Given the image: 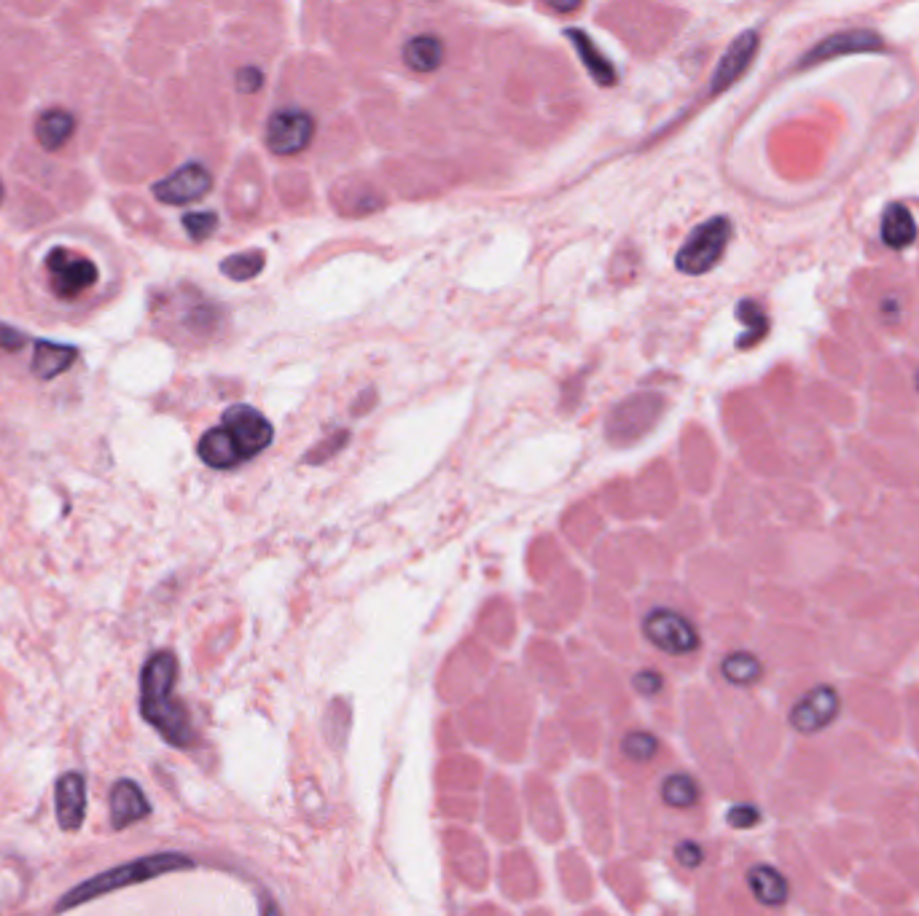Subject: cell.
<instances>
[{
	"instance_id": "8",
	"label": "cell",
	"mask_w": 919,
	"mask_h": 916,
	"mask_svg": "<svg viewBox=\"0 0 919 916\" xmlns=\"http://www.w3.org/2000/svg\"><path fill=\"white\" fill-rule=\"evenodd\" d=\"M210 189H213V175L207 172L205 164L191 162L154 183V197L164 205H189L205 197Z\"/></svg>"
},
{
	"instance_id": "6",
	"label": "cell",
	"mask_w": 919,
	"mask_h": 916,
	"mask_svg": "<svg viewBox=\"0 0 919 916\" xmlns=\"http://www.w3.org/2000/svg\"><path fill=\"white\" fill-rule=\"evenodd\" d=\"M315 135V121L307 111L299 108H285V111L272 113L267 121V146L277 156H296L312 143Z\"/></svg>"
},
{
	"instance_id": "10",
	"label": "cell",
	"mask_w": 919,
	"mask_h": 916,
	"mask_svg": "<svg viewBox=\"0 0 919 916\" xmlns=\"http://www.w3.org/2000/svg\"><path fill=\"white\" fill-rule=\"evenodd\" d=\"M882 49H885V41H882V35L874 33V30H866V27H858V30H844V33L828 35L825 41L817 43L812 52L804 54L801 68H812V65H820V62H825V60L842 57V54H866V52H882Z\"/></svg>"
},
{
	"instance_id": "7",
	"label": "cell",
	"mask_w": 919,
	"mask_h": 916,
	"mask_svg": "<svg viewBox=\"0 0 919 916\" xmlns=\"http://www.w3.org/2000/svg\"><path fill=\"white\" fill-rule=\"evenodd\" d=\"M221 425H224V428L229 430V436L237 441L245 460L256 457L258 452H264V449L272 444V436H275L272 422H269L258 409H253V406H242V403H237V406L224 411Z\"/></svg>"
},
{
	"instance_id": "21",
	"label": "cell",
	"mask_w": 919,
	"mask_h": 916,
	"mask_svg": "<svg viewBox=\"0 0 919 916\" xmlns=\"http://www.w3.org/2000/svg\"><path fill=\"white\" fill-rule=\"evenodd\" d=\"M721 675L731 685H756L764 675V664L748 651H734L721 661Z\"/></svg>"
},
{
	"instance_id": "11",
	"label": "cell",
	"mask_w": 919,
	"mask_h": 916,
	"mask_svg": "<svg viewBox=\"0 0 919 916\" xmlns=\"http://www.w3.org/2000/svg\"><path fill=\"white\" fill-rule=\"evenodd\" d=\"M756 54H758L756 30H748V33L739 35L737 41L729 46V52L721 57L718 68H715L713 81H710V95H721V92H726L734 81H739V78L745 76V70L750 68V62L756 60Z\"/></svg>"
},
{
	"instance_id": "2",
	"label": "cell",
	"mask_w": 919,
	"mask_h": 916,
	"mask_svg": "<svg viewBox=\"0 0 919 916\" xmlns=\"http://www.w3.org/2000/svg\"><path fill=\"white\" fill-rule=\"evenodd\" d=\"M194 860L181 852H156V855H146L138 857V860H129L124 865H116L111 871H103V874L92 876V879H86V882L76 884L73 890L65 892V898L57 903V911H70V908L81 906V903H89V900L103 898L108 892H116L121 887H132V884H143L151 882V879H159L164 874H175V871H186L191 868Z\"/></svg>"
},
{
	"instance_id": "22",
	"label": "cell",
	"mask_w": 919,
	"mask_h": 916,
	"mask_svg": "<svg viewBox=\"0 0 919 916\" xmlns=\"http://www.w3.org/2000/svg\"><path fill=\"white\" fill-rule=\"evenodd\" d=\"M662 798L672 809H691L699 801V785L691 774H670L662 782Z\"/></svg>"
},
{
	"instance_id": "29",
	"label": "cell",
	"mask_w": 919,
	"mask_h": 916,
	"mask_svg": "<svg viewBox=\"0 0 919 916\" xmlns=\"http://www.w3.org/2000/svg\"><path fill=\"white\" fill-rule=\"evenodd\" d=\"M675 857H678V863L683 865V868L694 871V868H699L702 860H705V852H702V847H699L696 841H680L678 849H675Z\"/></svg>"
},
{
	"instance_id": "3",
	"label": "cell",
	"mask_w": 919,
	"mask_h": 916,
	"mask_svg": "<svg viewBox=\"0 0 919 916\" xmlns=\"http://www.w3.org/2000/svg\"><path fill=\"white\" fill-rule=\"evenodd\" d=\"M731 240V221L723 215H715L702 226H696L686 245L678 250L675 266L683 274H705L710 272L726 253V245Z\"/></svg>"
},
{
	"instance_id": "28",
	"label": "cell",
	"mask_w": 919,
	"mask_h": 916,
	"mask_svg": "<svg viewBox=\"0 0 919 916\" xmlns=\"http://www.w3.org/2000/svg\"><path fill=\"white\" fill-rule=\"evenodd\" d=\"M664 688V677L656 669H640L635 675V691L643 696H656Z\"/></svg>"
},
{
	"instance_id": "5",
	"label": "cell",
	"mask_w": 919,
	"mask_h": 916,
	"mask_svg": "<svg viewBox=\"0 0 919 916\" xmlns=\"http://www.w3.org/2000/svg\"><path fill=\"white\" fill-rule=\"evenodd\" d=\"M46 272L52 277V291L60 299H76L97 283V264L86 256H78L68 248H54L46 256Z\"/></svg>"
},
{
	"instance_id": "19",
	"label": "cell",
	"mask_w": 919,
	"mask_h": 916,
	"mask_svg": "<svg viewBox=\"0 0 919 916\" xmlns=\"http://www.w3.org/2000/svg\"><path fill=\"white\" fill-rule=\"evenodd\" d=\"M404 62L417 73H433L444 62V43L436 35H417L404 46Z\"/></svg>"
},
{
	"instance_id": "18",
	"label": "cell",
	"mask_w": 919,
	"mask_h": 916,
	"mask_svg": "<svg viewBox=\"0 0 919 916\" xmlns=\"http://www.w3.org/2000/svg\"><path fill=\"white\" fill-rule=\"evenodd\" d=\"M748 884L758 903H764V906H782L788 900V879L777 868H772V865L750 868Z\"/></svg>"
},
{
	"instance_id": "16",
	"label": "cell",
	"mask_w": 919,
	"mask_h": 916,
	"mask_svg": "<svg viewBox=\"0 0 919 916\" xmlns=\"http://www.w3.org/2000/svg\"><path fill=\"white\" fill-rule=\"evenodd\" d=\"M76 358H78V350L76 347H70V344L35 342L33 374L38 379L60 377L62 371H68L70 366H73V360Z\"/></svg>"
},
{
	"instance_id": "32",
	"label": "cell",
	"mask_w": 919,
	"mask_h": 916,
	"mask_svg": "<svg viewBox=\"0 0 919 916\" xmlns=\"http://www.w3.org/2000/svg\"><path fill=\"white\" fill-rule=\"evenodd\" d=\"M261 916H283L280 914V906L275 903V898H269V895L261 898Z\"/></svg>"
},
{
	"instance_id": "27",
	"label": "cell",
	"mask_w": 919,
	"mask_h": 916,
	"mask_svg": "<svg viewBox=\"0 0 919 916\" xmlns=\"http://www.w3.org/2000/svg\"><path fill=\"white\" fill-rule=\"evenodd\" d=\"M726 820H729L731 828H737V831H748V828H753V825L761 820V812H758L753 804H737V806H731L729 814H726Z\"/></svg>"
},
{
	"instance_id": "9",
	"label": "cell",
	"mask_w": 919,
	"mask_h": 916,
	"mask_svg": "<svg viewBox=\"0 0 919 916\" xmlns=\"http://www.w3.org/2000/svg\"><path fill=\"white\" fill-rule=\"evenodd\" d=\"M842 710V699L834 685H817L791 710V726L799 734H815L831 726Z\"/></svg>"
},
{
	"instance_id": "23",
	"label": "cell",
	"mask_w": 919,
	"mask_h": 916,
	"mask_svg": "<svg viewBox=\"0 0 919 916\" xmlns=\"http://www.w3.org/2000/svg\"><path fill=\"white\" fill-rule=\"evenodd\" d=\"M737 317L742 320V323H745V326H748V334H742L737 339V347H742V350H745V347H753L756 342H761V339L766 336V331H769V317H766V312L761 309V304H756L753 299L739 301Z\"/></svg>"
},
{
	"instance_id": "12",
	"label": "cell",
	"mask_w": 919,
	"mask_h": 916,
	"mask_svg": "<svg viewBox=\"0 0 919 916\" xmlns=\"http://www.w3.org/2000/svg\"><path fill=\"white\" fill-rule=\"evenodd\" d=\"M54 806H57V822L62 831H78L86 814V782L78 771H68L57 780L54 790Z\"/></svg>"
},
{
	"instance_id": "13",
	"label": "cell",
	"mask_w": 919,
	"mask_h": 916,
	"mask_svg": "<svg viewBox=\"0 0 919 916\" xmlns=\"http://www.w3.org/2000/svg\"><path fill=\"white\" fill-rule=\"evenodd\" d=\"M151 812L146 793L140 790L138 782L119 780L111 790V825L113 828H129L132 822L143 820Z\"/></svg>"
},
{
	"instance_id": "4",
	"label": "cell",
	"mask_w": 919,
	"mask_h": 916,
	"mask_svg": "<svg viewBox=\"0 0 919 916\" xmlns=\"http://www.w3.org/2000/svg\"><path fill=\"white\" fill-rule=\"evenodd\" d=\"M645 640L659 648V651L670 653V656H688V653L699 651V632L686 616H680L678 610L656 608L651 610L643 621Z\"/></svg>"
},
{
	"instance_id": "30",
	"label": "cell",
	"mask_w": 919,
	"mask_h": 916,
	"mask_svg": "<svg viewBox=\"0 0 919 916\" xmlns=\"http://www.w3.org/2000/svg\"><path fill=\"white\" fill-rule=\"evenodd\" d=\"M261 84H264V73L258 68L237 70V86H240V92H258Z\"/></svg>"
},
{
	"instance_id": "33",
	"label": "cell",
	"mask_w": 919,
	"mask_h": 916,
	"mask_svg": "<svg viewBox=\"0 0 919 916\" xmlns=\"http://www.w3.org/2000/svg\"><path fill=\"white\" fill-rule=\"evenodd\" d=\"M0 202H3V183H0Z\"/></svg>"
},
{
	"instance_id": "14",
	"label": "cell",
	"mask_w": 919,
	"mask_h": 916,
	"mask_svg": "<svg viewBox=\"0 0 919 916\" xmlns=\"http://www.w3.org/2000/svg\"><path fill=\"white\" fill-rule=\"evenodd\" d=\"M199 457H202V463L218 468V471H229V468L245 463L240 446L229 436V430L224 425L207 430L205 436L199 438Z\"/></svg>"
},
{
	"instance_id": "24",
	"label": "cell",
	"mask_w": 919,
	"mask_h": 916,
	"mask_svg": "<svg viewBox=\"0 0 919 916\" xmlns=\"http://www.w3.org/2000/svg\"><path fill=\"white\" fill-rule=\"evenodd\" d=\"M264 253H258V250H250V253H234L221 264V272L234 280V283H245V280H253L256 274H261L264 269Z\"/></svg>"
},
{
	"instance_id": "34",
	"label": "cell",
	"mask_w": 919,
	"mask_h": 916,
	"mask_svg": "<svg viewBox=\"0 0 919 916\" xmlns=\"http://www.w3.org/2000/svg\"><path fill=\"white\" fill-rule=\"evenodd\" d=\"M917 390H919V371H917Z\"/></svg>"
},
{
	"instance_id": "17",
	"label": "cell",
	"mask_w": 919,
	"mask_h": 916,
	"mask_svg": "<svg viewBox=\"0 0 919 916\" xmlns=\"http://www.w3.org/2000/svg\"><path fill=\"white\" fill-rule=\"evenodd\" d=\"M917 240V221L906 205H890L882 215V242L887 248H909Z\"/></svg>"
},
{
	"instance_id": "31",
	"label": "cell",
	"mask_w": 919,
	"mask_h": 916,
	"mask_svg": "<svg viewBox=\"0 0 919 916\" xmlns=\"http://www.w3.org/2000/svg\"><path fill=\"white\" fill-rule=\"evenodd\" d=\"M25 344V334H19L17 328L6 326V323H0V350H19Z\"/></svg>"
},
{
	"instance_id": "1",
	"label": "cell",
	"mask_w": 919,
	"mask_h": 916,
	"mask_svg": "<svg viewBox=\"0 0 919 916\" xmlns=\"http://www.w3.org/2000/svg\"><path fill=\"white\" fill-rule=\"evenodd\" d=\"M178 659L175 653L159 651L146 661L140 672V712L148 726L172 747H189L197 739L186 707L175 699Z\"/></svg>"
},
{
	"instance_id": "26",
	"label": "cell",
	"mask_w": 919,
	"mask_h": 916,
	"mask_svg": "<svg viewBox=\"0 0 919 916\" xmlns=\"http://www.w3.org/2000/svg\"><path fill=\"white\" fill-rule=\"evenodd\" d=\"M183 229L189 232L191 240H207L218 229V215L215 213H189L183 215Z\"/></svg>"
},
{
	"instance_id": "20",
	"label": "cell",
	"mask_w": 919,
	"mask_h": 916,
	"mask_svg": "<svg viewBox=\"0 0 919 916\" xmlns=\"http://www.w3.org/2000/svg\"><path fill=\"white\" fill-rule=\"evenodd\" d=\"M567 38H570V41H576V52L581 54L586 70L592 73L597 84L600 86L616 84V70H613L608 57H605V54L594 46V41L589 38V35L581 33V30H567Z\"/></svg>"
},
{
	"instance_id": "15",
	"label": "cell",
	"mask_w": 919,
	"mask_h": 916,
	"mask_svg": "<svg viewBox=\"0 0 919 916\" xmlns=\"http://www.w3.org/2000/svg\"><path fill=\"white\" fill-rule=\"evenodd\" d=\"M76 132V119L73 113L62 111V108H52V111H43L35 119V140L41 143L46 151H57L68 143L70 137Z\"/></svg>"
},
{
	"instance_id": "25",
	"label": "cell",
	"mask_w": 919,
	"mask_h": 916,
	"mask_svg": "<svg viewBox=\"0 0 919 916\" xmlns=\"http://www.w3.org/2000/svg\"><path fill=\"white\" fill-rule=\"evenodd\" d=\"M621 750L627 755L629 761L635 763H648L653 755L659 753V737L651 734V731H643V728H637V731H629L624 742H621Z\"/></svg>"
}]
</instances>
